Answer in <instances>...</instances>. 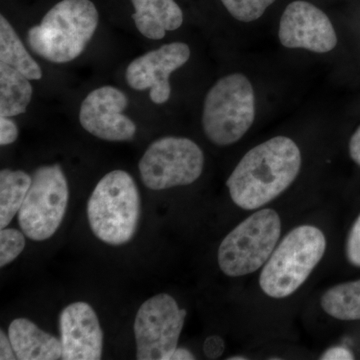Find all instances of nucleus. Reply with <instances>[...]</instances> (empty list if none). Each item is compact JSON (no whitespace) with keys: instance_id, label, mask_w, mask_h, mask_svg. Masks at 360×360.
<instances>
[{"instance_id":"nucleus-12","label":"nucleus","mask_w":360,"mask_h":360,"mask_svg":"<svg viewBox=\"0 0 360 360\" xmlns=\"http://www.w3.org/2000/svg\"><path fill=\"white\" fill-rule=\"evenodd\" d=\"M191 58V47L184 42H172L135 58L125 71L131 89H150L149 96L156 104L167 103L172 94L169 77Z\"/></svg>"},{"instance_id":"nucleus-26","label":"nucleus","mask_w":360,"mask_h":360,"mask_svg":"<svg viewBox=\"0 0 360 360\" xmlns=\"http://www.w3.org/2000/svg\"><path fill=\"white\" fill-rule=\"evenodd\" d=\"M0 359L1 360H15L16 355L14 352L13 345L4 331H0Z\"/></svg>"},{"instance_id":"nucleus-6","label":"nucleus","mask_w":360,"mask_h":360,"mask_svg":"<svg viewBox=\"0 0 360 360\" xmlns=\"http://www.w3.org/2000/svg\"><path fill=\"white\" fill-rule=\"evenodd\" d=\"M281 234V220L276 210L253 213L222 240L217 255L220 269L231 277L253 274L266 264Z\"/></svg>"},{"instance_id":"nucleus-21","label":"nucleus","mask_w":360,"mask_h":360,"mask_svg":"<svg viewBox=\"0 0 360 360\" xmlns=\"http://www.w3.org/2000/svg\"><path fill=\"white\" fill-rule=\"evenodd\" d=\"M25 234L14 229H4L0 232V266L13 262L25 248Z\"/></svg>"},{"instance_id":"nucleus-13","label":"nucleus","mask_w":360,"mask_h":360,"mask_svg":"<svg viewBox=\"0 0 360 360\" xmlns=\"http://www.w3.org/2000/svg\"><path fill=\"white\" fill-rule=\"evenodd\" d=\"M65 360H98L103 355V333L94 309L84 302L71 303L59 315Z\"/></svg>"},{"instance_id":"nucleus-8","label":"nucleus","mask_w":360,"mask_h":360,"mask_svg":"<svg viewBox=\"0 0 360 360\" xmlns=\"http://www.w3.org/2000/svg\"><path fill=\"white\" fill-rule=\"evenodd\" d=\"M139 167L142 182L151 191L186 186L202 174L205 155L186 137H162L148 146Z\"/></svg>"},{"instance_id":"nucleus-17","label":"nucleus","mask_w":360,"mask_h":360,"mask_svg":"<svg viewBox=\"0 0 360 360\" xmlns=\"http://www.w3.org/2000/svg\"><path fill=\"white\" fill-rule=\"evenodd\" d=\"M0 63L20 71L30 80H39L42 70L26 51L11 23L0 18Z\"/></svg>"},{"instance_id":"nucleus-16","label":"nucleus","mask_w":360,"mask_h":360,"mask_svg":"<svg viewBox=\"0 0 360 360\" xmlns=\"http://www.w3.org/2000/svg\"><path fill=\"white\" fill-rule=\"evenodd\" d=\"M30 78L11 66L0 63V116L22 115L32 97Z\"/></svg>"},{"instance_id":"nucleus-20","label":"nucleus","mask_w":360,"mask_h":360,"mask_svg":"<svg viewBox=\"0 0 360 360\" xmlns=\"http://www.w3.org/2000/svg\"><path fill=\"white\" fill-rule=\"evenodd\" d=\"M276 0H221L234 20L243 23L259 20Z\"/></svg>"},{"instance_id":"nucleus-15","label":"nucleus","mask_w":360,"mask_h":360,"mask_svg":"<svg viewBox=\"0 0 360 360\" xmlns=\"http://www.w3.org/2000/svg\"><path fill=\"white\" fill-rule=\"evenodd\" d=\"M131 4L135 26L149 39H162L184 23V13L174 0H131Z\"/></svg>"},{"instance_id":"nucleus-29","label":"nucleus","mask_w":360,"mask_h":360,"mask_svg":"<svg viewBox=\"0 0 360 360\" xmlns=\"http://www.w3.org/2000/svg\"><path fill=\"white\" fill-rule=\"evenodd\" d=\"M245 359H246V357H238V356L231 357V359H229V360H245Z\"/></svg>"},{"instance_id":"nucleus-27","label":"nucleus","mask_w":360,"mask_h":360,"mask_svg":"<svg viewBox=\"0 0 360 360\" xmlns=\"http://www.w3.org/2000/svg\"><path fill=\"white\" fill-rule=\"evenodd\" d=\"M349 155L352 160L360 167V125L350 139Z\"/></svg>"},{"instance_id":"nucleus-18","label":"nucleus","mask_w":360,"mask_h":360,"mask_svg":"<svg viewBox=\"0 0 360 360\" xmlns=\"http://www.w3.org/2000/svg\"><path fill=\"white\" fill-rule=\"evenodd\" d=\"M32 176L22 170L0 172V227L6 229L20 212L32 186Z\"/></svg>"},{"instance_id":"nucleus-14","label":"nucleus","mask_w":360,"mask_h":360,"mask_svg":"<svg viewBox=\"0 0 360 360\" xmlns=\"http://www.w3.org/2000/svg\"><path fill=\"white\" fill-rule=\"evenodd\" d=\"M8 336L18 359L58 360L63 356L60 340L28 319H14L9 326Z\"/></svg>"},{"instance_id":"nucleus-28","label":"nucleus","mask_w":360,"mask_h":360,"mask_svg":"<svg viewBox=\"0 0 360 360\" xmlns=\"http://www.w3.org/2000/svg\"><path fill=\"white\" fill-rule=\"evenodd\" d=\"M172 360H193L195 359L194 355L191 354L189 350L186 349V348H176L174 354H172Z\"/></svg>"},{"instance_id":"nucleus-1","label":"nucleus","mask_w":360,"mask_h":360,"mask_svg":"<svg viewBox=\"0 0 360 360\" xmlns=\"http://www.w3.org/2000/svg\"><path fill=\"white\" fill-rule=\"evenodd\" d=\"M302 163L300 149L290 137L279 135L258 144L227 179L232 201L245 210L267 205L295 182Z\"/></svg>"},{"instance_id":"nucleus-4","label":"nucleus","mask_w":360,"mask_h":360,"mask_svg":"<svg viewBox=\"0 0 360 360\" xmlns=\"http://www.w3.org/2000/svg\"><path fill=\"white\" fill-rule=\"evenodd\" d=\"M255 115L257 99L250 78L243 73H231L219 78L206 94L203 132L215 146H231L248 134Z\"/></svg>"},{"instance_id":"nucleus-7","label":"nucleus","mask_w":360,"mask_h":360,"mask_svg":"<svg viewBox=\"0 0 360 360\" xmlns=\"http://www.w3.org/2000/svg\"><path fill=\"white\" fill-rule=\"evenodd\" d=\"M18 224L28 238L44 241L54 236L65 219L70 200L68 180L58 165L37 168L32 175Z\"/></svg>"},{"instance_id":"nucleus-9","label":"nucleus","mask_w":360,"mask_h":360,"mask_svg":"<svg viewBox=\"0 0 360 360\" xmlns=\"http://www.w3.org/2000/svg\"><path fill=\"white\" fill-rule=\"evenodd\" d=\"M186 310L167 293L142 303L134 324L139 360H169L177 348Z\"/></svg>"},{"instance_id":"nucleus-19","label":"nucleus","mask_w":360,"mask_h":360,"mask_svg":"<svg viewBox=\"0 0 360 360\" xmlns=\"http://www.w3.org/2000/svg\"><path fill=\"white\" fill-rule=\"evenodd\" d=\"M321 307L333 319L360 321V279L338 284L321 296Z\"/></svg>"},{"instance_id":"nucleus-11","label":"nucleus","mask_w":360,"mask_h":360,"mask_svg":"<svg viewBox=\"0 0 360 360\" xmlns=\"http://www.w3.org/2000/svg\"><path fill=\"white\" fill-rule=\"evenodd\" d=\"M127 105V96L116 87L108 85L92 90L80 106V124L103 141H131L136 134V125L123 115Z\"/></svg>"},{"instance_id":"nucleus-3","label":"nucleus","mask_w":360,"mask_h":360,"mask_svg":"<svg viewBox=\"0 0 360 360\" xmlns=\"http://www.w3.org/2000/svg\"><path fill=\"white\" fill-rule=\"evenodd\" d=\"M141 210L139 188L124 170L104 175L87 202L90 229L97 238L110 245H125L134 238Z\"/></svg>"},{"instance_id":"nucleus-2","label":"nucleus","mask_w":360,"mask_h":360,"mask_svg":"<svg viewBox=\"0 0 360 360\" xmlns=\"http://www.w3.org/2000/svg\"><path fill=\"white\" fill-rule=\"evenodd\" d=\"M99 15L90 0H63L27 32L30 49L41 58L66 63L77 58L94 37Z\"/></svg>"},{"instance_id":"nucleus-24","label":"nucleus","mask_w":360,"mask_h":360,"mask_svg":"<svg viewBox=\"0 0 360 360\" xmlns=\"http://www.w3.org/2000/svg\"><path fill=\"white\" fill-rule=\"evenodd\" d=\"M224 341L219 336L212 335L206 338L205 345H203V352L208 359H219L224 352Z\"/></svg>"},{"instance_id":"nucleus-5","label":"nucleus","mask_w":360,"mask_h":360,"mask_svg":"<svg viewBox=\"0 0 360 360\" xmlns=\"http://www.w3.org/2000/svg\"><path fill=\"white\" fill-rule=\"evenodd\" d=\"M326 250V238L321 229L312 225L296 227L264 264L260 288L265 295L276 300L293 295L321 262Z\"/></svg>"},{"instance_id":"nucleus-10","label":"nucleus","mask_w":360,"mask_h":360,"mask_svg":"<svg viewBox=\"0 0 360 360\" xmlns=\"http://www.w3.org/2000/svg\"><path fill=\"white\" fill-rule=\"evenodd\" d=\"M278 39L285 49L317 54L328 53L338 44L328 14L305 0H295L285 7L279 20Z\"/></svg>"},{"instance_id":"nucleus-22","label":"nucleus","mask_w":360,"mask_h":360,"mask_svg":"<svg viewBox=\"0 0 360 360\" xmlns=\"http://www.w3.org/2000/svg\"><path fill=\"white\" fill-rule=\"evenodd\" d=\"M347 257L350 264L360 267V215L355 220L348 234Z\"/></svg>"},{"instance_id":"nucleus-25","label":"nucleus","mask_w":360,"mask_h":360,"mask_svg":"<svg viewBox=\"0 0 360 360\" xmlns=\"http://www.w3.org/2000/svg\"><path fill=\"white\" fill-rule=\"evenodd\" d=\"M322 360H352L354 359V354L347 348L342 347H336L329 348L326 350L322 356Z\"/></svg>"},{"instance_id":"nucleus-23","label":"nucleus","mask_w":360,"mask_h":360,"mask_svg":"<svg viewBox=\"0 0 360 360\" xmlns=\"http://www.w3.org/2000/svg\"><path fill=\"white\" fill-rule=\"evenodd\" d=\"M18 137L16 123L7 116H0V144L2 146L13 143Z\"/></svg>"}]
</instances>
